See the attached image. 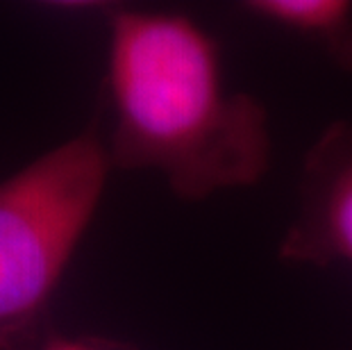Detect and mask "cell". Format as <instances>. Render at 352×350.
I'll return each instance as SVG.
<instances>
[{
    "mask_svg": "<svg viewBox=\"0 0 352 350\" xmlns=\"http://www.w3.org/2000/svg\"><path fill=\"white\" fill-rule=\"evenodd\" d=\"M107 151L118 171H153L179 200L241 191L273 160L264 102L230 85L219 41L170 10H109Z\"/></svg>",
    "mask_w": 352,
    "mask_h": 350,
    "instance_id": "1",
    "label": "cell"
},
{
    "mask_svg": "<svg viewBox=\"0 0 352 350\" xmlns=\"http://www.w3.org/2000/svg\"><path fill=\"white\" fill-rule=\"evenodd\" d=\"M96 125L0 182V350H39L50 303L100 210L109 173Z\"/></svg>",
    "mask_w": 352,
    "mask_h": 350,
    "instance_id": "2",
    "label": "cell"
},
{
    "mask_svg": "<svg viewBox=\"0 0 352 350\" xmlns=\"http://www.w3.org/2000/svg\"><path fill=\"white\" fill-rule=\"evenodd\" d=\"M277 255L294 266H352V121L329 123L307 151Z\"/></svg>",
    "mask_w": 352,
    "mask_h": 350,
    "instance_id": "3",
    "label": "cell"
},
{
    "mask_svg": "<svg viewBox=\"0 0 352 350\" xmlns=\"http://www.w3.org/2000/svg\"><path fill=\"white\" fill-rule=\"evenodd\" d=\"M243 12L302 39L343 71H352V3L348 0H250Z\"/></svg>",
    "mask_w": 352,
    "mask_h": 350,
    "instance_id": "4",
    "label": "cell"
},
{
    "mask_svg": "<svg viewBox=\"0 0 352 350\" xmlns=\"http://www.w3.org/2000/svg\"><path fill=\"white\" fill-rule=\"evenodd\" d=\"M39 350H134L132 346L114 339L91 337V334H59L50 332Z\"/></svg>",
    "mask_w": 352,
    "mask_h": 350,
    "instance_id": "5",
    "label": "cell"
}]
</instances>
